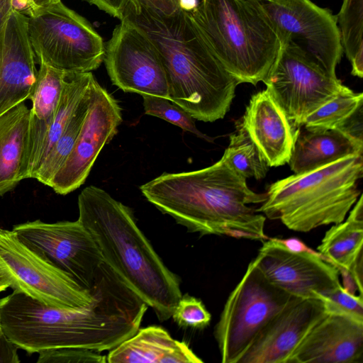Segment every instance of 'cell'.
Segmentation results:
<instances>
[{
    "mask_svg": "<svg viewBox=\"0 0 363 363\" xmlns=\"http://www.w3.org/2000/svg\"><path fill=\"white\" fill-rule=\"evenodd\" d=\"M86 306H49L16 291L0 299V326L6 338L27 352L78 347L109 351L134 335L147 303L104 263Z\"/></svg>",
    "mask_w": 363,
    "mask_h": 363,
    "instance_id": "1",
    "label": "cell"
},
{
    "mask_svg": "<svg viewBox=\"0 0 363 363\" xmlns=\"http://www.w3.org/2000/svg\"><path fill=\"white\" fill-rule=\"evenodd\" d=\"M121 20L140 28L154 44L167 74L169 100L203 122L225 116L240 83L178 1L130 0Z\"/></svg>",
    "mask_w": 363,
    "mask_h": 363,
    "instance_id": "2",
    "label": "cell"
},
{
    "mask_svg": "<svg viewBox=\"0 0 363 363\" xmlns=\"http://www.w3.org/2000/svg\"><path fill=\"white\" fill-rule=\"evenodd\" d=\"M145 199L191 233L264 241L266 217L249 204L265 194L252 191L246 178L221 157L195 171L163 173L141 185Z\"/></svg>",
    "mask_w": 363,
    "mask_h": 363,
    "instance_id": "3",
    "label": "cell"
},
{
    "mask_svg": "<svg viewBox=\"0 0 363 363\" xmlns=\"http://www.w3.org/2000/svg\"><path fill=\"white\" fill-rule=\"evenodd\" d=\"M78 220L104 261L152 308L160 321L172 318L182 294L179 278L164 264L130 209L91 185L78 196Z\"/></svg>",
    "mask_w": 363,
    "mask_h": 363,
    "instance_id": "4",
    "label": "cell"
},
{
    "mask_svg": "<svg viewBox=\"0 0 363 363\" xmlns=\"http://www.w3.org/2000/svg\"><path fill=\"white\" fill-rule=\"evenodd\" d=\"M362 154L343 157L270 184L256 211L288 229L308 233L343 221L360 196Z\"/></svg>",
    "mask_w": 363,
    "mask_h": 363,
    "instance_id": "5",
    "label": "cell"
},
{
    "mask_svg": "<svg viewBox=\"0 0 363 363\" xmlns=\"http://www.w3.org/2000/svg\"><path fill=\"white\" fill-rule=\"evenodd\" d=\"M226 70L239 83L267 76L279 40L257 0H201L189 12Z\"/></svg>",
    "mask_w": 363,
    "mask_h": 363,
    "instance_id": "6",
    "label": "cell"
},
{
    "mask_svg": "<svg viewBox=\"0 0 363 363\" xmlns=\"http://www.w3.org/2000/svg\"><path fill=\"white\" fill-rule=\"evenodd\" d=\"M27 30L36 62L65 72L85 73L104 62L102 38L84 17L62 1L32 10Z\"/></svg>",
    "mask_w": 363,
    "mask_h": 363,
    "instance_id": "7",
    "label": "cell"
},
{
    "mask_svg": "<svg viewBox=\"0 0 363 363\" xmlns=\"http://www.w3.org/2000/svg\"><path fill=\"white\" fill-rule=\"evenodd\" d=\"M296 298L270 283L252 260L215 326L221 362L238 363L260 331Z\"/></svg>",
    "mask_w": 363,
    "mask_h": 363,
    "instance_id": "8",
    "label": "cell"
},
{
    "mask_svg": "<svg viewBox=\"0 0 363 363\" xmlns=\"http://www.w3.org/2000/svg\"><path fill=\"white\" fill-rule=\"evenodd\" d=\"M0 270L9 287L42 303L64 309L90 305L92 291L25 245L11 230L0 228Z\"/></svg>",
    "mask_w": 363,
    "mask_h": 363,
    "instance_id": "9",
    "label": "cell"
},
{
    "mask_svg": "<svg viewBox=\"0 0 363 363\" xmlns=\"http://www.w3.org/2000/svg\"><path fill=\"white\" fill-rule=\"evenodd\" d=\"M277 57L263 82L296 127L315 110L350 89L326 74L296 43L280 42Z\"/></svg>",
    "mask_w": 363,
    "mask_h": 363,
    "instance_id": "10",
    "label": "cell"
},
{
    "mask_svg": "<svg viewBox=\"0 0 363 363\" xmlns=\"http://www.w3.org/2000/svg\"><path fill=\"white\" fill-rule=\"evenodd\" d=\"M277 33L279 43L300 47L326 74L335 69L343 49L336 16L311 0H257Z\"/></svg>",
    "mask_w": 363,
    "mask_h": 363,
    "instance_id": "11",
    "label": "cell"
},
{
    "mask_svg": "<svg viewBox=\"0 0 363 363\" xmlns=\"http://www.w3.org/2000/svg\"><path fill=\"white\" fill-rule=\"evenodd\" d=\"M12 230L28 247L91 292L104 259L91 235L78 220L56 223L35 220L15 225Z\"/></svg>",
    "mask_w": 363,
    "mask_h": 363,
    "instance_id": "12",
    "label": "cell"
},
{
    "mask_svg": "<svg viewBox=\"0 0 363 363\" xmlns=\"http://www.w3.org/2000/svg\"><path fill=\"white\" fill-rule=\"evenodd\" d=\"M104 61L113 84L124 92L169 99L167 74L157 49L134 24L121 20L105 46Z\"/></svg>",
    "mask_w": 363,
    "mask_h": 363,
    "instance_id": "13",
    "label": "cell"
},
{
    "mask_svg": "<svg viewBox=\"0 0 363 363\" xmlns=\"http://www.w3.org/2000/svg\"><path fill=\"white\" fill-rule=\"evenodd\" d=\"M122 120L118 101L94 79L89 107L74 146L48 186L66 195L83 184L103 147L117 134Z\"/></svg>",
    "mask_w": 363,
    "mask_h": 363,
    "instance_id": "14",
    "label": "cell"
},
{
    "mask_svg": "<svg viewBox=\"0 0 363 363\" xmlns=\"http://www.w3.org/2000/svg\"><path fill=\"white\" fill-rule=\"evenodd\" d=\"M272 284L300 298H319L342 286L338 269L318 252H293L276 238L263 241L252 260Z\"/></svg>",
    "mask_w": 363,
    "mask_h": 363,
    "instance_id": "15",
    "label": "cell"
},
{
    "mask_svg": "<svg viewBox=\"0 0 363 363\" xmlns=\"http://www.w3.org/2000/svg\"><path fill=\"white\" fill-rule=\"evenodd\" d=\"M326 313L319 298H296L260 331L238 363H287Z\"/></svg>",
    "mask_w": 363,
    "mask_h": 363,
    "instance_id": "16",
    "label": "cell"
},
{
    "mask_svg": "<svg viewBox=\"0 0 363 363\" xmlns=\"http://www.w3.org/2000/svg\"><path fill=\"white\" fill-rule=\"evenodd\" d=\"M26 16L12 9L3 27L0 52V116L29 99L37 79Z\"/></svg>",
    "mask_w": 363,
    "mask_h": 363,
    "instance_id": "17",
    "label": "cell"
},
{
    "mask_svg": "<svg viewBox=\"0 0 363 363\" xmlns=\"http://www.w3.org/2000/svg\"><path fill=\"white\" fill-rule=\"evenodd\" d=\"M362 359L363 318L327 312L287 363H362Z\"/></svg>",
    "mask_w": 363,
    "mask_h": 363,
    "instance_id": "18",
    "label": "cell"
},
{
    "mask_svg": "<svg viewBox=\"0 0 363 363\" xmlns=\"http://www.w3.org/2000/svg\"><path fill=\"white\" fill-rule=\"evenodd\" d=\"M240 121L269 167L288 163L296 130L267 89L252 96Z\"/></svg>",
    "mask_w": 363,
    "mask_h": 363,
    "instance_id": "19",
    "label": "cell"
},
{
    "mask_svg": "<svg viewBox=\"0 0 363 363\" xmlns=\"http://www.w3.org/2000/svg\"><path fill=\"white\" fill-rule=\"evenodd\" d=\"M40 69L29 99L28 143L27 150V179H33L40 162L43 143L58 108L65 72L44 63Z\"/></svg>",
    "mask_w": 363,
    "mask_h": 363,
    "instance_id": "20",
    "label": "cell"
},
{
    "mask_svg": "<svg viewBox=\"0 0 363 363\" xmlns=\"http://www.w3.org/2000/svg\"><path fill=\"white\" fill-rule=\"evenodd\" d=\"M109 363H202L183 341L174 340L162 327L151 325L138 331L106 356Z\"/></svg>",
    "mask_w": 363,
    "mask_h": 363,
    "instance_id": "21",
    "label": "cell"
},
{
    "mask_svg": "<svg viewBox=\"0 0 363 363\" xmlns=\"http://www.w3.org/2000/svg\"><path fill=\"white\" fill-rule=\"evenodd\" d=\"M362 152L363 142L339 129L298 128L288 164L294 174H301L350 155L362 154Z\"/></svg>",
    "mask_w": 363,
    "mask_h": 363,
    "instance_id": "22",
    "label": "cell"
},
{
    "mask_svg": "<svg viewBox=\"0 0 363 363\" xmlns=\"http://www.w3.org/2000/svg\"><path fill=\"white\" fill-rule=\"evenodd\" d=\"M29 120L25 102L0 116V196L27 179Z\"/></svg>",
    "mask_w": 363,
    "mask_h": 363,
    "instance_id": "23",
    "label": "cell"
},
{
    "mask_svg": "<svg viewBox=\"0 0 363 363\" xmlns=\"http://www.w3.org/2000/svg\"><path fill=\"white\" fill-rule=\"evenodd\" d=\"M362 245L363 196L360 195L347 218L325 232L317 251L338 271H349L362 281Z\"/></svg>",
    "mask_w": 363,
    "mask_h": 363,
    "instance_id": "24",
    "label": "cell"
},
{
    "mask_svg": "<svg viewBox=\"0 0 363 363\" xmlns=\"http://www.w3.org/2000/svg\"><path fill=\"white\" fill-rule=\"evenodd\" d=\"M72 114L66 128L35 172L33 179L48 186L71 153L88 111L93 81Z\"/></svg>",
    "mask_w": 363,
    "mask_h": 363,
    "instance_id": "25",
    "label": "cell"
},
{
    "mask_svg": "<svg viewBox=\"0 0 363 363\" xmlns=\"http://www.w3.org/2000/svg\"><path fill=\"white\" fill-rule=\"evenodd\" d=\"M343 52L352 74L363 77V0H343L336 16Z\"/></svg>",
    "mask_w": 363,
    "mask_h": 363,
    "instance_id": "26",
    "label": "cell"
},
{
    "mask_svg": "<svg viewBox=\"0 0 363 363\" xmlns=\"http://www.w3.org/2000/svg\"><path fill=\"white\" fill-rule=\"evenodd\" d=\"M236 124V130L230 135L229 145L222 157L230 167L246 179L264 178L269 165L240 121Z\"/></svg>",
    "mask_w": 363,
    "mask_h": 363,
    "instance_id": "27",
    "label": "cell"
},
{
    "mask_svg": "<svg viewBox=\"0 0 363 363\" xmlns=\"http://www.w3.org/2000/svg\"><path fill=\"white\" fill-rule=\"evenodd\" d=\"M363 106V94L350 89L325 102L303 121L301 126L309 130H341Z\"/></svg>",
    "mask_w": 363,
    "mask_h": 363,
    "instance_id": "28",
    "label": "cell"
},
{
    "mask_svg": "<svg viewBox=\"0 0 363 363\" xmlns=\"http://www.w3.org/2000/svg\"><path fill=\"white\" fill-rule=\"evenodd\" d=\"M142 96L145 114L162 118L201 139L212 141L211 138L197 129L195 119L175 103L168 99L157 96L143 95Z\"/></svg>",
    "mask_w": 363,
    "mask_h": 363,
    "instance_id": "29",
    "label": "cell"
},
{
    "mask_svg": "<svg viewBox=\"0 0 363 363\" xmlns=\"http://www.w3.org/2000/svg\"><path fill=\"white\" fill-rule=\"evenodd\" d=\"M172 318L180 327L202 329L209 324L211 315L200 299L186 294L182 296Z\"/></svg>",
    "mask_w": 363,
    "mask_h": 363,
    "instance_id": "30",
    "label": "cell"
},
{
    "mask_svg": "<svg viewBox=\"0 0 363 363\" xmlns=\"http://www.w3.org/2000/svg\"><path fill=\"white\" fill-rule=\"evenodd\" d=\"M38 363H104L106 356L84 348L62 347L38 353Z\"/></svg>",
    "mask_w": 363,
    "mask_h": 363,
    "instance_id": "31",
    "label": "cell"
},
{
    "mask_svg": "<svg viewBox=\"0 0 363 363\" xmlns=\"http://www.w3.org/2000/svg\"><path fill=\"white\" fill-rule=\"evenodd\" d=\"M320 300L323 302L327 312L363 318L362 294H352L341 286L323 296Z\"/></svg>",
    "mask_w": 363,
    "mask_h": 363,
    "instance_id": "32",
    "label": "cell"
},
{
    "mask_svg": "<svg viewBox=\"0 0 363 363\" xmlns=\"http://www.w3.org/2000/svg\"><path fill=\"white\" fill-rule=\"evenodd\" d=\"M113 17L121 19L130 0H86Z\"/></svg>",
    "mask_w": 363,
    "mask_h": 363,
    "instance_id": "33",
    "label": "cell"
},
{
    "mask_svg": "<svg viewBox=\"0 0 363 363\" xmlns=\"http://www.w3.org/2000/svg\"><path fill=\"white\" fill-rule=\"evenodd\" d=\"M276 240L281 243L288 250L293 252H308L312 253L318 252L317 250L310 248L303 241L296 238H290L286 239L276 238Z\"/></svg>",
    "mask_w": 363,
    "mask_h": 363,
    "instance_id": "34",
    "label": "cell"
},
{
    "mask_svg": "<svg viewBox=\"0 0 363 363\" xmlns=\"http://www.w3.org/2000/svg\"><path fill=\"white\" fill-rule=\"evenodd\" d=\"M12 9L13 7L11 0H0V52L4 24L9 13Z\"/></svg>",
    "mask_w": 363,
    "mask_h": 363,
    "instance_id": "35",
    "label": "cell"
},
{
    "mask_svg": "<svg viewBox=\"0 0 363 363\" xmlns=\"http://www.w3.org/2000/svg\"><path fill=\"white\" fill-rule=\"evenodd\" d=\"M13 9L27 15L30 10V0H11Z\"/></svg>",
    "mask_w": 363,
    "mask_h": 363,
    "instance_id": "36",
    "label": "cell"
},
{
    "mask_svg": "<svg viewBox=\"0 0 363 363\" xmlns=\"http://www.w3.org/2000/svg\"><path fill=\"white\" fill-rule=\"evenodd\" d=\"M59 1H60V0H30V10L28 14L33 9L47 6Z\"/></svg>",
    "mask_w": 363,
    "mask_h": 363,
    "instance_id": "37",
    "label": "cell"
},
{
    "mask_svg": "<svg viewBox=\"0 0 363 363\" xmlns=\"http://www.w3.org/2000/svg\"><path fill=\"white\" fill-rule=\"evenodd\" d=\"M198 0H179V6L186 12L194 11L199 5Z\"/></svg>",
    "mask_w": 363,
    "mask_h": 363,
    "instance_id": "38",
    "label": "cell"
},
{
    "mask_svg": "<svg viewBox=\"0 0 363 363\" xmlns=\"http://www.w3.org/2000/svg\"><path fill=\"white\" fill-rule=\"evenodd\" d=\"M9 287V282L0 270V292L6 290Z\"/></svg>",
    "mask_w": 363,
    "mask_h": 363,
    "instance_id": "39",
    "label": "cell"
},
{
    "mask_svg": "<svg viewBox=\"0 0 363 363\" xmlns=\"http://www.w3.org/2000/svg\"><path fill=\"white\" fill-rule=\"evenodd\" d=\"M175 1H179V0H175Z\"/></svg>",
    "mask_w": 363,
    "mask_h": 363,
    "instance_id": "40",
    "label": "cell"
}]
</instances>
